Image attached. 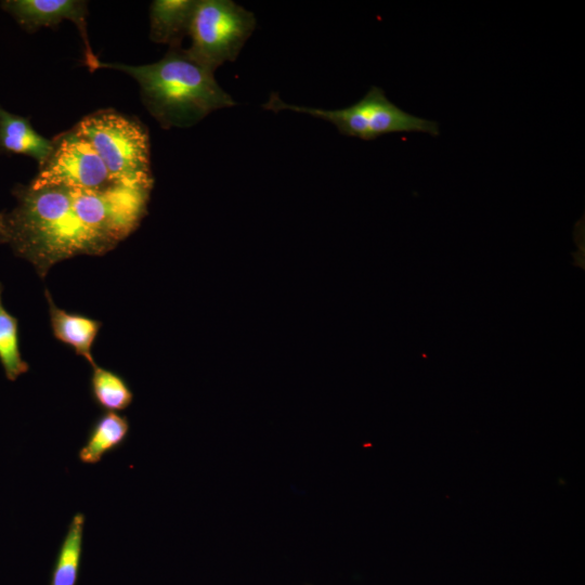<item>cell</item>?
Wrapping results in <instances>:
<instances>
[{
    "mask_svg": "<svg viewBox=\"0 0 585 585\" xmlns=\"http://www.w3.org/2000/svg\"><path fill=\"white\" fill-rule=\"evenodd\" d=\"M53 147L28 183L32 187L65 186L103 190L114 181L88 140L74 127L52 139Z\"/></svg>",
    "mask_w": 585,
    "mask_h": 585,
    "instance_id": "cell-6",
    "label": "cell"
},
{
    "mask_svg": "<svg viewBox=\"0 0 585 585\" xmlns=\"http://www.w3.org/2000/svg\"><path fill=\"white\" fill-rule=\"evenodd\" d=\"M134 78L142 103L161 128H186L210 113L236 105L217 82L214 70L197 61L187 49L170 48L158 62L146 65L99 63Z\"/></svg>",
    "mask_w": 585,
    "mask_h": 585,
    "instance_id": "cell-2",
    "label": "cell"
},
{
    "mask_svg": "<svg viewBox=\"0 0 585 585\" xmlns=\"http://www.w3.org/2000/svg\"><path fill=\"white\" fill-rule=\"evenodd\" d=\"M263 107L274 112L287 109L309 114L332 122L343 135L367 141L393 132H425L433 136L440 133L437 121L403 110L386 96L381 88L376 86H372L359 102L340 109L284 103L276 93L269 98Z\"/></svg>",
    "mask_w": 585,
    "mask_h": 585,
    "instance_id": "cell-4",
    "label": "cell"
},
{
    "mask_svg": "<svg viewBox=\"0 0 585 585\" xmlns=\"http://www.w3.org/2000/svg\"><path fill=\"white\" fill-rule=\"evenodd\" d=\"M197 0H155L150 6V38L157 43L181 47Z\"/></svg>",
    "mask_w": 585,
    "mask_h": 585,
    "instance_id": "cell-9",
    "label": "cell"
},
{
    "mask_svg": "<svg viewBox=\"0 0 585 585\" xmlns=\"http://www.w3.org/2000/svg\"><path fill=\"white\" fill-rule=\"evenodd\" d=\"M74 128L92 145L115 182L153 188L148 131L138 118L105 108L84 116Z\"/></svg>",
    "mask_w": 585,
    "mask_h": 585,
    "instance_id": "cell-3",
    "label": "cell"
},
{
    "mask_svg": "<svg viewBox=\"0 0 585 585\" xmlns=\"http://www.w3.org/2000/svg\"><path fill=\"white\" fill-rule=\"evenodd\" d=\"M151 191L125 184L103 190L17 184L16 204L4 211L8 245L40 277L66 259L102 256L135 231Z\"/></svg>",
    "mask_w": 585,
    "mask_h": 585,
    "instance_id": "cell-1",
    "label": "cell"
},
{
    "mask_svg": "<svg viewBox=\"0 0 585 585\" xmlns=\"http://www.w3.org/2000/svg\"><path fill=\"white\" fill-rule=\"evenodd\" d=\"M53 147L52 140L38 133L30 119L12 114L0 105V154L25 155L41 165Z\"/></svg>",
    "mask_w": 585,
    "mask_h": 585,
    "instance_id": "cell-10",
    "label": "cell"
},
{
    "mask_svg": "<svg viewBox=\"0 0 585 585\" xmlns=\"http://www.w3.org/2000/svg\"><path fill=\"white\" fill-rule=\"evenodd\" d=\"M127 416L117 412H105L91 426L84 445L79 450L81 463L94 465L103 456L119 448L129 435Z\"/></svg>",
    "mask_w": 585,
    "mask_h": 585,
    "instance_id": "cell-11",
    "label": "cell"
},
{
    "mask_svg": "<svg viewBox=\"0 0 585 585\" xmlns=\"http://www.w3.org/2000/svg\"><path fill=\"white\" fill-rule=\"evenodd\" d=\"M2 290L0 283V364L6 379L14 381L27 373L29 366L21 354L17 318L4 308Z\"/></svg>",
    "mask_w": 585,
    "mask_h": 585,
    "instance_id": "cell-14",
    "label": "cell"
},
{
    "mask_svg": "<svg viewBox=\"0 0 585 585\" xmlns=\"http://www.w3.org/2000/svg\"><path fill=\"white\" fill-rule=\"evenodd\" d=\"M1 9L9 13L28 32L41 27H55L68 20L79 30L83 41L86 65L90 72L99 68V58L93 53L87 32L88 2L81 0H5Z\"/></svg>",
    "mask_w": 585,
    "mask_h": 585,
    "instance_id": "cell-7",
    "label": "cell"
},
{
    "mask_svg": "<svg viewBox=\"0 0 585 585\" xmlns=\"http://www.w3.org/2000/svg\"><path fill=\"white\" fill-rule=\"evenodd\" d=\"M256 28L252 12L231 0H197L187 51L212 70L237 58Z\"/></svg>",
    "mask_w": 585,
    "mask_h": 585,
    "instance_id": "cell-5",
    "label": "cell"
},
{
    "mask_svg": "<svg viewBox=\"0 0 585 585\" xmlns=\"http://www.w3.org/2000/svg\"><path fill=\"white\" fill-rule=\"evenodd\" d=\"M84 515L70 520L51 573L50 585H76L82 557Z\"/></svg>",
    "mask_w": 585,
    "mask_h": 585,
    "instance_id": "cell-12",
    "label": "cell"
},
{
    "mask_svg": "<svg viewBox=\"0 0 585 585\" xmlns=\"http://www.w3.org/2000/svg\"><path fill=\"white\" fill-rule=\"evenodd\" d=\"M90 391L94 402L106 412L123 411L133 400V392L125 378L98 364L92 367Z\"/></svg>",
    "mask_w": 585,
    "mask_h": 585,
    "instance_id": "cell-13",
    "label": "cell"
},
{
    "mask_svg": "<svg viewBox=\"0 0 585 585\" xmlns=\"http://www.w3.org/2000/svg\"><path fill=\"white\" fill-rule=\"evenodd\" d=\"M8 244L4 211L0 212V245Z\"/></svg>",
    "mask_w": 585,
    "mask_h": 585,
    "instance_id": "cell-15",
    "label": "cell"
},
{
    "mask_svg": "<svg viewBox=\"0 0 585 585\" xmlns=\"http://www.w3.org/2000/svg\"><path fill=\"white\" fill-rule=\"evenodd\" d=\"M44 295L54 338L70 347L77 355L83 358L91 367H94L96 363L92 354V347L102 323L57 307L48 289H46Z\"/></svg>",
    "mask_w": 585,
    "mask_h": 585,
    "instance_id": "cell-8",
    "label": "cell"
}]
</instances>
